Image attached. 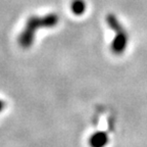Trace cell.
Here are the masks:
<instances>
[{"mask_svg":"<svg viewBox=\"0 0 147 147\" xmlns=\"http://www.w3.org/2000/svg\"><path fill=\"white\" fill-rule=\"evenodd\" d=\"M59 18L55 13H48L43 16H32L28 18L24 30L21 32L18 38V45L22 48L28 49L34 44L36 38V32L39 29H48L57 26Z\"/></svg>","mask_w":147,"mask_h":147,"instance_id":"cell-1","label":"cell"},{"mask_svg":"<svg viewBox=\"0 0 147 147\" xmlns=\"http://www.w3.org/2000/svg\"><path fill=\"white\" fill-rule=\"evenodd\" d=\"M107 22H108V24H109V27L117 33L115 38L113 39L111 50L115 53H117V54H121L122 52H124L125 48H126V46H127V43H128L127 34H126V32H125L124 28H123L122 26H121V24L117 22L115 16H109V18H107Z\"/></svg>","mask_w":147,"mask_h":147,"instance_id":"cell-2","label":"cell"},{"mask_svg":"<svg viewBox=\"0 0 147 147\" xmlns=\"http://www.w3.org/2000/svg\"><path fill=\"white\" fill-rule=\"evenodd\" d=\"M108 142L107 135L102 132H97L93 134L89 139L90 147H104Z\"/></svg>","mask_w":147,"mask_h":147,"instance_id":"cell-3","label":"cell"},{"mask_svg":"<svg viewBox=\"0 0 147 147\" xmlns=\"http://www.w3.org/2000/svg\"><path fill=\"white\" fill-rule=\"evenodd\" d=\"M71 9L76 16H81L86 10L85 1L84 0H73L71 4Z\"/></svg>","mask_w":147,"mask_h":147,"instance_id":"cell-4","label":"cell"},{"mask_svg":"<svg viewBox=\"0 0 147 147\" xmlns=\"http://www.w3.org/2000/svg\"><path fill=\"white\" fill-rule=\"evenodd\" d=\"M4 107H5V102L3 100H1V99H0V113H1V111L4 109Z\"/></svg>","mask_w":147,"mask_h":147,"instance_id":"cell-5","label":"cell"}]
</instances>
